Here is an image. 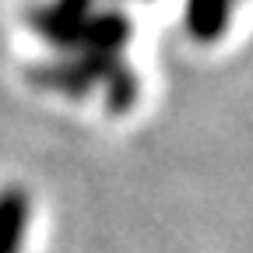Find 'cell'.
<instances>
[{"instance_id":"1","label":"cell","mask_w":253,"mask_h":253,"mask_svg":"<svg viewBox=\"0 0 253 253\" xmlns=\"http://www.w3.org/2000/svg\"><path fill=\"white\" fill-rule=\"evenodd\" d=\"M21 236H25V201L18 194H7L0 201V253H18Z\"/></svg>"}]
</instances>
